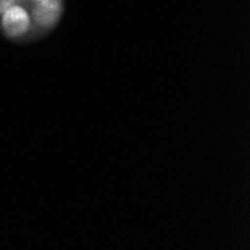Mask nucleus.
<instances>
[{
    "label": "nucleus",
    "instance_id": "f257e3e1",
    "mask_svg": "<svg viewBox=\"0 0 250 250\" xmlns=\"http://www.w3.org/2000/svg\"><path fill=\"white\" fill-rule=\"evenodd\" d=\"M32 14L39 26L51 27L62 14V0H33Z\"/></svg>",
    "mask_w": 250,
    "mask_h": 250
},
{
    "label": "nucleus",
    "instance_id": "f03ea898",
    "mask_svg": "<svg viewBox=\"0 0 250 250\" xmlns=\"http://www.w3.org/2000/svg\"><path fill=\"white\" fill-rule=\"evenodd\" d=\"M2 15H3V20H2L3 29L9 36H20L29 29L30 20L24 8L15 5L6 9Z\"/></svg>",
    "mask_w": 250,
    "mask_h": 250
},
{
    "label": "nucleus",
    "instance_id": "7ed1b4c3",
    "mask_svg": "<svg viewBox=\"0 0 250 250\" xmlns=\"http://www.w3.org/2000/svg\"><path fill=\"white\" fill-rule=\"evenodd\" d=\"M17 2H18V0H0V14H3L6 9L15 6Z\"/></svg>",
    "mask_w": 250,
    "mask_h": 250
}]
</instances>
